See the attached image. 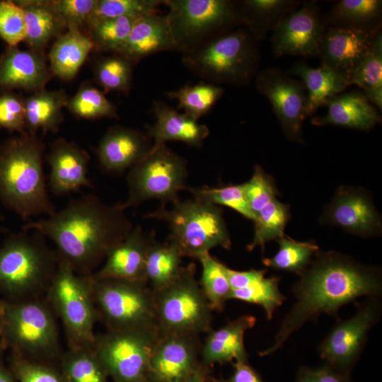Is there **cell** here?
<instances>
[{
    "label": "cell",
    "instance_id": "obj_1",
    "mask_svg": "<svg viewBox=\"0 0 382 382\" xmlns=\"http://www.w3.org/2000/svg\"><path fill=\"white\" fill-rule=\"evenodd\" d=\"M299 275L291 289L295 302L271 346L259 352L261 357L278 351L294 332L306 323L317 320L320 315L337 319L343 306L360 297H381L382 294L378 268L335 251H318Z\"/></svg>",
    "mask_w": 382,
    "mask_h": 382
},
{
    "label": "cell",
    "instance_id": "obj_2",
    "mask_svg": "<svg viewBox=\"0 0 382 382\" xmlns=\"http://www.w3.org/2000/svg\"><path fill=\"white\" fill-rule=\"evenodd\" d=\"M133 227L120 203L106 204L86 194L46 218L28 221L23 230L42 233L54 243L60 260L77 274L89 276Z\"/></svg>",
    "mask_w": 382,
    "mask_h": 382
},
{
    "label": "cell",
    "instance_id": "obj_3",
    "mask_svg": "<svg viewBox=\"0 0 382 382\" xmlns=\"http://www.w3.org/2000/svg\"><path fill=\"white\" fill-rule=\"evenodd\" d=\"M44 152L37 134L26 131L0 145V200L23 220L56 211L47 193Z\"/></svg>",
    "mask_w": 382,
    "mask_h": 382
},
{
    "label": "cell",
    "instance_id": "obj_4",
    "mask_svg": "<svg viewBox=\"0 0 382 382\" xmlns=\"http://www.w3.org/2000/svg\"><path fill=\"white\" fill-rule=\"evenodd\" d=\"M59 262L56 250L40 232L23 230L10 236L0 246V293L8 301L42 298Z\"/></svg>",
    "mask_w": 382,
    "mask_h": 382
},
{
    "label": "cell",
    "instance_id": "obj_5",
    "mask_svg": "<svg viewBox=\"0 0 382 382\" xmlns=\"http://www.w3.org/2000/svg\"><path fill=\"white\" fill-rule=\"evenodd\" d=\"M182 62L207 82L245 86L258 72L260 53L245 28H235L182 53Z\"/></svg>",
    "mask_w": 382,
    "mask_h": 382
},
{
    "label": "cell",
    "instance_id": "obj_6",
    "mask_svg": "<svg viewBox=\"0 0 382 382\" xmlns=\"http://www.w3.org/2000/svg\"><path fill=\"white\" fill-rule=\"evenodd\" d=\"M1 337L11 352L34 361L59 359L62 348L55 314L42 298L0 301Z\"/></svg>",
    "mask_w": 382,
    "mask_h": 382
},
{
    "label": "cell",
    "instance_id": "obj_7",
    "mask_svg": "<svg viewBox=\"0 0 382 382\" xmlns=\"http://www.w3.org/2000/svg\"><path fill=\"white\" fill-rule=\"evenodd\" d=\"M146 216L161 219L168 224V242L183 257L198 259L214 248L228 250L231 247L222 211L216 205L195 198L179 199L170 209L161 206Z\"/></svg>",
    "mask_w": 382,
    "mask_h": 382
},
{
    "label": "cell",
    "instance_id": "obj_8",
    "mask_svg": "<svg viewBox=\"0 0 382 382\" xmlns=\"http://www.w3.org/2000/svg\"><path fill=\"white\" fill-rule=\"evenodd\" d=\"M45 299L62 321L69 348H93L98 315L91 275L77 274L59 260Z\"/></svg>",
    "mask_w": 382,
    "mask_h": 382
},
{
    "label": "cell",
    "instance_id": "obj_9",
    "mask_svg": "<svg viewBox=\"0 0 382 382\" xmlns=\"http://www.w3.org/2000/svg\"><path fill=\"white\" fill-rule=\"evenodd\" d=\"M195 265L183 267L178 277L154 293L161 335H199L211 330L212 310L195 277Z\"/></svg>",
    "mask_w": 382,
    "mask_h": 382
},
{
    "label": "cell",
    "instance_id": "obj_10",
    "mask_svg": "<svg viewBox=\"0 0 382 382\" xmlns=\"http://www.w3.org/2000/svg\"><path fill=\"white\" fill-rule=\"evenodd\" d=\"M176 47L183 53L241 25L237 1L163 0Z\"/></svg>",
    "mask_w": 382,
    "mask_h": 382
},
{
    "label": "cell",
    "instance_id": "obj_11",
    "mask_svg": "<svg viewBox=\"0 0 382 382\" xmlns=\"http://www.w3.org/2000/svg\"><path fill=\"white\" fill-rule=\"evenodd\" d=\"M187 161L164 144L151 150L132 166L127 175L128 197L120 203L125 210L149 199H158L161 206L179 200V193L187 189Z\"/></svg>",
    "mask_w": 382,
    "mask_h": 382
},
{
    "label": "cell",
    "instance_id": "obj_12",
    "mask_svg": "<svg viewBox=\"0 0 382 382\" xmlns=\"http://www.w3.org/2000/svg\"><path fill=\"white\" fill-rule=\"evenodd\" d=\"M91 277L98 319L108 330L157 327L154 293L146 282Z\"/></svg>",
    "mask_w": 382,
    "mask_h": 382
},
{
    "label": "cell",
    "instance_id": "obj_13",
    "mask_svg": "<svg viewBox=\"0 0 382 382\" xmlns=\"http://www.w3.org/2000/svg\"><path fill=\"white\" fill-rule=\"evenodd\" d=\"M160 335L158 327L97 335L93 347L114 382H149L151 354Z\"/></svg>",
    "mask_w": 382,
    "mask_h": 382
},
{
    "label": "cell",
    "instance_id": "obj_14",
    "mask_svg": "<svg viewBox=\"0 0 382 382\" xmlns=\"http://www.w3.org/2000/svg\"><path fill=\"white\" fill-rule=\"evenodd\" d=\"M381 297H366L357 304L355 313L337 322L320 342L318 352L325 364L350 375L361 356L371 329L379 321Z\"/></svg>",
    "mask_w": 382,
    "mask_h": 382
},
{
    "label": "cell",
    "instance_id": "obj_15",
    "mask_svg": "<svg viewBox=\"0 0 382 382\" xmlns=\"http://www.w3.org/2000/svg\"><path fill=\"white\" fill-rule=\"evenodd\" d=\"M255 84L258 92L270 101L286 137L303 144V123L308 117L303 83L279 68L269 67L258 71Z\"/></svg>",
    "mask_w": 382,
    "mask_h": 382
},
{
    "label": "cell",
    "instance_id": "obj_16",
    "mask_svg": "<svg viewBox=\"0 0 382 382\" xmlns=\"http://www.w3.org/2000/svg\"><path fill=\"white\" fill-rule=\"evenodd\" d=\"M327 25L316 1L302 3L287 15L272 31L274 56L318 57Z\"/></svg>",
    "mask_w": 382,
    "mask_h": 382
},
{
    "label": "cell",
    "instance_id": "obj_17",
    "mask_svg": "<svg viewBox=\"0 0 382 382\" xmlns=\"http://www.w3.org/2000/svg\"><path fill=\"white\" fill-rule=\"evenodd\" d=\"M320 221L362 237L378 236L381 232V218L371 197L355 187H340L325 208Z\"/></svg>",
    "mask_w": 382,
    "mask_h": 382
},
{
    "label": "cell",
    "instance_id": "obj_18",
    "mask_svg": "<svg viewBox=\"0 0 382 382\" xmlns=\"http://www.w3.org/2000/svg\"><path fill=\"white\" fill-rule=\"evenodd\" d=\"M199 335H159L151 357L149 382H180L200 364Z\"/></svg>",
    "mask_w": 382,
    "mask_h": 382
},
{
    "label": "cell",
    "instance_id": "obj_19",
    "mask_svg": "<svg viewBox=\"0 0 382 382\" xmlns=\"http://www.w3.org/2000/svg\"><path fill=\"white\" fill-rule=\"evenodd\" d=\"M46 158L50 167L49 187L54 195L62 196L93 187L88 177L90 156L76 144L57 139Z\"/></svg>",
    "mask_w": 382,
    "mask_h": 382
},
{
    "label": "cell",
    "instance_id": "obj_20",
    "mask_svg": "<svg viewBox=\"0 0 382 382\" xmlns=\"http://www.w3.org/2000/svg\"><path fill=\"white\" fill-rule=\"evenodd\" d=\"M44 52L8 47L0 57V92L42 90L52 77Z\"/></svg>",
    "mask_w": 382,
    "mask_h": 382
},
{
    "label": "cell",
    "instance_id": "obj_21",
    "mask_svg": "<svg viewBox=\"0 0 382 382\" xmlns=\"http://www.w3.org/2000/svg\"><path fill=\"white\" fill-rule=\"evenodd\" d=\"M154 237L141 226L133 227L128 235L112 247L103 266L92 277L96 279H115L146 282L145 263Z\"/></svg>",
    "mask_w": 382,
    "mask_h": 382
},
{
    "label": "cell",
    "instance_id": "obj_22",
    "mask_svg": "<svg viewBox=\"0 0 382 382\" xmlns=\"http://www.w3.org/2000/svg\"><path fill=\"white\" fill-rule=\"evenodd\" d=\"M378 32H361L327 27L319 49L320 64L329 67L349 81L351 76L369 52L372 40Z\"/></svg>",
    "mask_w": 382,
    "mask_h": 382
},
{
    "label": "cell",
    "instance_id": "obj_23",
    "mask_svg": "<svg viewBox=\"0 0 382 382\" xmlns=\"http://www.w3.org/2000/svg\"><path fill=\"white\" fill-rule=\"evenodd\" d=\"M153 146L146 132L115 125L103 134L97 148L101 168L111 173L130 169L149 153Z\"/></svg>",
    "mask_w": 382,
    "mask_h": 382
},
{
    "label": "cell",
    "instance_id": "obj_24",
    "mask_svg": "<svg viewBox=\"0 0 382 382\" xmlns=\"http://www.w3.org/2000/svg\"><path fill=\"white\" fill-rule=\"evenodd\" d=\"M152 112L155 122L147 127L146 133L152 140L153 146L175 141L190 146L201 147L209 135L207 125L199 124L185 113H180L163 101H154Z\"/></svg>",
    "mask_w": 382,
    "mask_h": 382
},
{
    "label": "cell",
    "instance_id": "obj_25",
    "mask_svg": "<svg viewBox=\"0 0 382 382\" xmlns=\"http://www.w3.org/2000/svg\"><path fill=\"white\" fill-rule=\"evenodd\" d=\"M324 105L328 108L326 114L313 117L312 125H337L368 131L381 122L378 110L362 92L358 91L341 93L332 96L325 101Z\"/></svg>",
    "mask_w": 382,
    "mask_h": 382
},
{
    "label": "cell",
    "instance_id": "obj_26",
    "mask_svg": "<svg viewBox=\"0 0 382 382\" xmlns=\"http://www.w3.org/2000/svg\"><path fill=\"white\" fill-rule=\"evenodd\" d=\"M170 50H176V47L166 17L156 13L135 21L117 54L135 65L146 57Z\"/></svg>",
    "mask_w": 382,
    "mask_h": 382
},
{
    "label": "cell",
    "instance_id": "obj_27",
    "mask_svg": "<svg viewBox=\"0 0 382 382\" xmlns=\"http://www.w3.org/2000/svg\"><path fill=\"white\" fill-rule=\"evenodd\" d=\"M253 316H241L224 326L210 330L201 345L200 357L204 366L231 361H248L244 344L246 331L254 327Z\"/></svg>",
    "mask_w": 382,
    "mask_h": 382
},
{
    "label": "cell",
    "instance_id": "obj_28",
    "mask_svg": "<svg viewBox=\"0 0 382 382\" xmlns=\"http://www.w3.org/2000/svg\"><path fill=\"white\" fill-rule=\"evenodd\" d=\"M25 16V42L30 49L44 52L47 43L67 30V26L52 6L51 0H16Z\"/></svg>",
    "mask_w": 382,
    "mask_h": 382
},
{
    "label": "cell",
    "instance_id": "obj_29",
    "mask_svg": "<svg viewBox=\"0 0 382 382\" xmlns=\"http://www.w3.org/2000/svg\"><path fill=\"white\" fill-rule=\"evenodd\" d=\"M93 50L94 44L86 33L77 28H69L56 39L49 52L52 76L64 80L73 79Z\"/></svg>",
    "mask_w": 382,
    "mask_h": 382
},
{
    "label": "cell",
    "instance_id": "obj_30",
    "mask_svg": "<svg viewBox=\"0 0 382 382\" xmlns=\"http://www.w3.org/2000/svg\"><path fill=\"white\" fill-rule=\"evenodd\" d=\"M286 73L299 77L306 87L308 117L324 105L328 99L342 93L350 85L347 79L321 64L313 68L304 62H297Z\"/></svg>",
    "mask_w": 382,
    "mask_h": 382
},
{
    "label": "cell",
    "instance_id": "obj_31",
    "mask_svg": "<svg viewBox=\"0 0 382 382\" xmlns=\"http://www.w3.org/2000/svg\"><path fill=\"white\" fill-rule=\"evenodd\" d=\"M241 25L257 42L272 32L279 23L302 4L299 0L237 1Z\"/></svg>",
    "mask_w": 382,
    "mask_h": 382
},
{
    "label": "cell",
    "instance_id": "obj_32",
    "mask_svg": "<svg viewBox=\"0 0 382 382\" xmlns=\"http://www.w3.org/2000/svg\"><path fill=\"white\" fill-rule=\"evenodd\" d=\"M69 98L63 90L34 92L24 98L25 131L36 134L55 132L64 120L62 109L67 106Z\"/></svg>",
    "mask_w": 382,
    "mask_h": 382
},
{
    "label": "cell",
    "instance_id": "obj_33",
    "mask_svg": "<svg viewBox=\"0 0 382 382\" xmlns=\"http://www.w3.org/2000/svg\"><path fill=\"white\" fill-rule=\"evenodd\" d=\"M382 1L341 0L325 16L327 27L361 32L381 28Z\"/></svg>",
    "mask_w": 382,
    "mask_h": 382
},
{
    "label": "cell",
    "instance_id": "obj_34",
    "mask_svg": "<svg viewBox=\"0 0 382 382\" xmlns=\"http://www.w3.org/2000/svg\"><path fill=\"white\" fill-rule=\"evenodd\" d=\"M180 252L170 243H151L145 263L146 284L156 292L172 283L180 273L182 258Z\"/></svg>",
    "mask_w": 382,
    "mask_h": 382
},
{
    "label": "cell",
    "instance_id": "obj_35",
    "mask_svg": "<svg viewBox=\"0 0 382 382\" xmlns=\"http://www.w3.org/2000/svg\"><path fill=\"white\" fill-rule=\"evenodd\" d=\"M363 90L368 100L382 110V33L374 36L370 49L349 79Z\"/></svg>",
    "mask_w": 382,
    "mask_h": 382
},
{
    "label": "cell",
    "instance_id": "obj_36",
    "mask_svg": "<svg viewBox=\"0 0 382 382\" xmlns=\"http://www.w3.org/2000/svg\"><path fill=\"white\" fill-rule=\"evenodd\" d=\"M59 361L66 382H108V375L94 348H69Z\"/></svg>",
    "mask_w": 382,
    "mask_h": 382
},
{
    "label": "cell",
    "instance_id": "obj_37",
    "mask_svg": "<svg viewBox=\"0 0 382 382\" xmlns=\"http://www.w3.org/2000/svg\"><path fill=\"white\" fill-rule=\"evenodd\" d=\"M138 18L134 16L91 18L86 25L88 30L86 34L93 41L95 50L117 53Z\"/></svg>",
    "mask_w": 382,
    "mask_h": 382
},
{
    "label": "cell",
    "instance_id": "obj_38",
    "mask_svg": "<svg viewBox=\"0 0 382 382\" xmlns=\"http://www.w3.org/2000/svg\"><path fill=\"white\" fill-rule=\"evenodd\" d=\"M224 89L212 83L202 81L185 85L175 91L166 93L178 102V109L196 120L207 115L222 97Z\"/></svg>",
    "mask_w": 382,
    "mask_h": 382
},
{
    "label": "cell",
    "instance_id": "obj_39",
    "mask_svg": "<svg viewBox=\"0 0 382 382\" xmlns=\"http://www.w3.org/2000/svg\"><path fill=\"white\" fill-rule=\"evenodd\" d=\"M277 241V252L272 257L262 260L265 266L276 270L299 274L319 251L318 246L313 242L297 241L284 236Z\"/></svg>",
    "mask_w": 382,
    "mask_h": 382
},
{
    "label": "cell",
    "instance_id": "obj_40",
    "mask_svg": "<svg viewBox=\"0 0 382 382\" xmlns=\"http://www.w3.org/2000/svg\"><path fill=\"white\" fill-rule=\"evenodd\" d=\"M198 260L202 265L199 282L204 295L213 311H221L226 301L230 300L231 294L225 265L212 257L209 253L202 255Z\"/></svg>",
    "mask_w": 382,
    "mask_h": 382
},
{
    "label": "cell",
    "instance_id": "obj_41",
    "mask_svg": "<svg viewBox=\"0 0 382 382\" xmlns=\"http://www.w3.org/2000/svg\"><path fill=\"white\" fill-rule=\"evenodd\" d=\"M289 219V207L274 199L256 214L253 238L247 245L251 251L257 247L264 250L265 244L284 236V228Z\"/></svg>",
    "mask_w": 382,
    "mask_h": 382
},
{
    "label": "cell",
    "instance_id": "obj_42",
    "mask_svg": "<svg viewBox=\"0 0 382 382\" xmlns=\"http://www.w3.org/2000/svg\"><path fill=\"white\" fill-rule=\"evenodd\" d=\"M112 54L96 61L93 69L96 80L105 93L127 94L132 88L134 64L119 54Z\"/></svg>",
    "mask_w": 382,
    "mask_h": 382
},
{
    "label": "cell",
    "instance_id": "obj_43",
    "mask_svg": "<svg viewBox=\"0 0 382 382\" xmlns=\"http://www.w3.org/2000/svg\"><path fill=\"white\" fill-rule=\"evenodd\" d=\"M74 115L86 120L118 118L117 109L104 93L91 83H84L66 106Z\"/></svg>",
    "mask_w": 382,
    "mask_h": 382
},
{
    "label": "cell",
    "instance_id": "obj_44",
    "mask_svg": "<svg viewBox=\"0 0 382 382\" xmlns=\"http://www.w3.org/2000/svg\"><path fill=\"white\" fill-rule=\"evenodd\" d=\"M279 280L277 277H264L243 289L231 290L230 299L258 305L271 320L276 309L286 300L279 288Z\"/></svg>",
    "mask_w": 382,
    "mask_h": 382
},
{
    "label": "cell",
    "instance_id": "obj_45",
    "mask_svg": "<svg viewBox=\"0 0 382 382\" xmlns=\"http://www.w3.org/2000/svg\"><path fill=\"white\" fill-rule=\"evenodd\" d=\"M188 190L196 199L216 206H226L252 221L256 218V214L250 209L245 198L243 184L217 187L208 186L189 187Z\"/></svg>",
    "mask_w": 382,
    "mask_h": 382
},
{
    "label": "cell",
    "instance_id": "obj_46",
    "mask_svg": "<svg viewBox=\"0 0 382 382\" xmlns=\"http://www.w3.org/2000/svg\"><path fill=\"white\" fill-rule=\"evenodd\" d=\"M163 0H97L91 18L134 16L158 13Z\"/></svg>",
    "mask_w": 382,
    "mask_h": 382
},
{
    "label": "cell",
    "instance_id": "obj_47",
    "mask_svg": "<svg viewBox=\"0 0 382 382\" xmlns=\"http://www.w3.org/2000/svg\"><path fill=\"white\" fill-rule=\"evenodd\" d=\"M9 361L16 382H66L61 371L50 363L30 360L13 352Z\"/></svg>",
    "mask_w": 382,
    "mask_h": 382
},
{
    "label": "cell",
    "instance_id": "obj_48",
    "mask_svg": "<svg viewBox=\"0 0 382 382\" xmlns=\"http://www.w3.org/2000/svg\"><path fill=\"white\" fill-rule=\"evenodd\" d=\"M243 185L245 198L255 214L277 199V190L273 179L259 165H255L252 177Z\"/></svg>",
    "mask_w": 382,
    "mask_h": 382
},
{
    "label": "cell",
    "instance_id": "obj_49",
    "mask_svg": "<svg viewBox=\"0 0 382 382\" xmlns=\"http://www.w3.org/2000/svg\"><path fill=\"white\" fill-rule=\"evenodd\" d=\"M26 28L24 12L15 1H0V37L8 47L25 41Z\"/></svg>",
    "mask_w": 382,
    "mask_h": 382
},
{
    "label": "cell",
    "instance_id": "obj_50",
    "mask_svg": "<svg viewBox=\"0 0 382 382\" xmlns=\"http://www.w3.org/2000/svg\"><path fill=\"white\" fill-rule=\"evenodd\" d=\"M56 12L67 26L82 28L92 18L97 0H51Z\"/></svg>",
    "mask_w": 382,
    "mask_h": 382
},
{
    "label": "cell",
    "instance_id": "obj_51",
    "mask_svg": "<svg viewBox=\"0 0 382 382\" xmlns=\"http://www.w3.org/2000/svg\"><path fill=\"white\" fill-rule=\"evenodd\" d=\"M0 128L19 134L25 132L24 98L11 92L0 95Z\"/></svg>",
    "mask_w": 382,
    "mask_h": 382
},
{
    "label": "cell",
    "instance_id": "obj_52",
    "mask_svg": "<svg viewBox=\"0 0 382 382\" xmlns=\"http://www.w3.org/2000/svg\"><path fill=\"white\" fill-rule=\"evenodd\" d=\"M295 382H352L350 375L341 373L330 366L299 369Z\"/></svg>",
    "mask_w": 382,
    "mask_h": 382
},
{
    "label": "cell",
    "instance_id": "obj_53",
    "mask_svg": "<svg viewBox=\"0 0 382 382\" xmlns=\"http://www.w3.org/2000/svg\"><path fill=\"white\" fill-rule=\"evenodd\" d=\"M225 271L231 290L243 289L250 284L265 277L267 270L252 269L247 271L233 270L225 265Z\"/></svg>",
    "mask_w": 382,
    "mask_h": 382
},
{
    "label": "cell",
    "instance_id": "obj_54",
    "mask_svg": "<svg viewBox=\"0 0 382 382\" xmlns=\"http://www.w3.org/2000/svg\"><path fill=\"white\" fill-rule=\"evenodd\" d=\"M233 366V374L226 382H263L248 361H234Z\"/></svg>",
    "mask_w": 382,
    "mask_h": 382
},
{
    "label": "cell",
    "instance_id": "obj_55",
    "mask_svg": "<svg viewBox=\"0 0 382 382\" xmlns=\"http://www.w3.org/2000/svg\"><path fill=\"white\" fill-rule=\"evenodd\" d=\"M7 349L4 340L0 338V382H16L11 368L4 361V354Z\"/></svg>",
    "mask_w": 382,
    "mask_h": 382
},
{
    "label": "cell",
    "instance_id": "obj_56",
    "mask_svg": "<svg viewBox=\"0 0 382 382\" xmlns=\"http://www.w3.org/2000/svg\"><path fill=\"white\" fill-rule=\"evenodd\" d=\"M180 382H214V381L208 377L204 365L200 364L191 374Z\"/></svg>",
    "mask_w": 382,
    "mask_h": 382
},
{
    "label": "cell",
    "instance_id": "obj_57",
    "mask_svg": "<svg viewBox=\"0 0 382 382\" xmlns=\"http://www.w3.org/2000/svg\"><path fill=\"white\" fill-rule=\"evenodd\" d=\"M3 330H4V321H3L2 315L0 311V338L2 336Z\"/></svg>",
    "mask_w": 382,
    "mask_h": 382
},
{
    "label": "cell",
    "instance_id": "obj_58",
    "mask_svg": "<svg viewBox=\"0 0 382 382\" xmlns=\"http://www.w3.org/2000/svg\"><path fill=\"white\" fill-rule=\"evenodd\" d=\"M1 219V217L0 216V219ZM4 231L3 229L0 228V232H2Z\"/></svg>",
    "mask_w": 382,
    "mask_h": 382
}]
</instances>
